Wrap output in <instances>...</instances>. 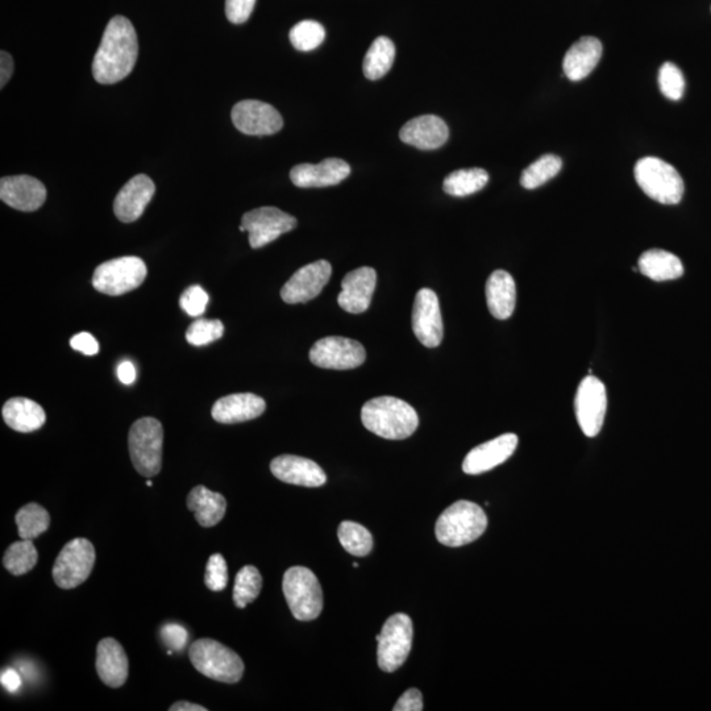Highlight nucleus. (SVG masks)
<instances>
[{"label":"nucleus","instance_id":"obj_24","mask_svg":"<svg viewBox=\"0 0 711 711\" xmlns=\"http://www.w3.org/2000/svg\"><path fill=\"white\" fill-rule=\"evenodd\" d=\"M266 403L259 395L239 393L220 398L212 407L211 415L218 423L235 424L261 417Z\"/></svg>","mask_w":711,"mask_h":711},{"label":"nucleus","instance_id":"obj_30","mask_svg":"<svg viewBox=\"0 0 711 711\" xmlns=\"http://www.w3.org/2000/svg\"><path fill=\"white\" fill-rule=\"evenodd\" d=\"M638 265L643 276L658 282L677 280L684 274V265L679 257L663 249L644 252Z\"/></svg>","mask_w":711,"mask_h":711},{"label":"nucleus","instance_id":"obj_2","mask_svg":"<svg viewBox=\"0 0 711 711\" xmlns=\"http://www.w3.org/2000/svg\"><path fill=\"white\" fill-rule=\"evenodd\" d=\"M361 421L367 430L389 440L410 438L419 426L414 407L395 397L370 399L361 410Z\"/></svg>","mask_w":711,"mask_h":711},{"label":"nucleus","instance_id":"obj_19","mask_svg":"<svg viewBox=\"0 0 711 711\" xmlns=\"http://www.w3.org/2000/svg\"><path fill=\"white\" fill-rule=\"evenodd\" d=\"M377 285V273L369 266L349 272L342 282L338 303L349 314L365 313L369 309Z\"/></svg>","mask_w":711,"mask_h":711},{"label":"nucleus","instance_id":"obj_33","mask_svg":"<svg viewBox=\"0 0 711 711\" xmlns=\"http://www.w3.org/2000/svg\"><path fill=\"white\" fill-rule=\"evenodd\" d=\"M37 561H39V552L32 540L26 539L11 544L3 557L4 568L14 576L31 572L36 567Z\"/></svg>","mask_w":711,"mask_h":711},{"label":"nucleus","instance_id":"obj_7","mask_svg":"<svg viewBox=\"0 0 711 711\" xmlns=\"http://www.w3.org/2000/svg\"><path fill=\"white\" fill-rule=\"evenodd\" d=\"M128 447L133 467L141 476H157L162 467L164 428L155 418H141L132 424Z\"/></svg>","mask_w":711,"mask_h":711},{"label":"nucleus","instance_id":"obj_25","mask_svg":"<svg viewBox=\"0 0 711 711\" xmlns=\"http://www.w3.org/2000/svg\"><path fill=\"white\" fill-rule=\"evenodd\" d=\"M128 658L118 640L106 638L98 643L97 672L99 679L110 686L120 688L128 679Z\"/></svg>","mask_w":711,"mask_h":711},{"label":"nucleus","instance_id":"obj_14","mask_svg":"<svg viewBox=\"0 0 711 711\" xmlns=\"http://www.w3.org/2000/svg\"><path fill=\"white\" fill-rule=\"evenodd\" d=\"M231 119L237 131L249 136L274 135L284 127V119L276 108L255 99L237 103Z\"/></svg>","mask_w":711,"mask_h":711},{"label":"nucleus","instance_id":"obj_11","mask_svg":"<svg viewBox=\"0 0 711 711\" xmlns=\"http://www.w3.org/2000/svg\"><path fill=\"white\" fill-rule=\"evenodd\" d=\"M297 219L277 207H260L244 214L241 232H248L249 244L253 249L265 247L278 237L293 231Z\"/></svg>","mask_w":711,"mask_h":711},{"label":"nucleus","instance_id":"obj_6","mask_svg":"<svg viewBox=\"0 0 711 711\" xmlns=\"http://www.w3.org/2000/svg\"><path fill=\"white\" fill-rule=\"evenodd\" d=\"M282 589H284L291 614L298 621H314L322 613V586L309 568H289L285 572Z\"/></svg>","mask_w":711,"mask_h":711},{"label":"nucleus","instance_id":"obj_48","mask_svg":"<svg viewBox=\"0 0 711 711\" xmlns=\"http://www.w3.org/2000/svg\"><path fill=\"white\" fill-rule=\"evenodd\" d=\"M2 684L8 692L15 693L18 692L20 686H22V679H20L15 669L7 668L6 671L2 673Z\"/></svg>","mask_w":711,"mask_h":711},{"label":"nucleus","instance_id":"obj_31","mask_svg":"<svg viewBox=\"0 0 711 711\" xmlns=\"http://www.w3.org/2000/svg\"><path fill=\"white\" fill-rule=\"evenodd\" d=\"M395 60V45L388 37L381 36L373 41L369 51L365 54L363 70L364 76L370 81H376L392 69Z\"/></svg>","mask_w":711,"mask_h":711},{"label":"nucleus","instance_id":"obj_8","mask_svg":"<svg viewBox=\"0 0 711 711\" xmlns=\"http://www.w3.org/2000/svg\"><path fill=\"white\" fill-rule=\"evenodd\" d=\"M413 635V622L407 614H394L385 622L376 636L378 667L382 671L392 673L405 664L413 646Z\"/></svg>","mask_w":711,"mask_h":711},{"label":"nucleus","instance_id":"obj_17","mask_svg":"<svg viewBox=\"0 0 711 711\" xmlns=\"http://www.w3.org/2000/svg\"><path fill=\"white\" fill-rule=\"evenodd\" d=\"M0 199L12 209L32 212L44 205L47 189L43 182L35 177H3L0 180Z\"/></svg>","mask_w":711,"mask_h":711},{"label":"nucleus","instance_id":"obj_21","mask_svg":"<svg viewBox=\"0 0 711 711\" xmlns=\"http://www.w3.org/2000/svg\"><path fill=\"white\" fill-rule=\"evenodd\" d=\"M274 477L286 484L319 488L327 482L326 473L315 461L306 457L282 455L270 463Z\"/></svg>","mask_w":711,"mask_h":711},{"label":"nucleus","instance_id":"obj_32","mask_svg":"<svg viewBox=\"0 0 711 711\" xmlns=\"http://www.w3.org/2000/svg\"><path fill=\"white\" fill-rule=\"evenodd\" d=\"M488 182L489 174L484 169H461L448 174L443 182V190L452 197H468L484 189Z\"/></svg>","mask_w":711,"mask_h":711},{"label":"nucleus","instance_id":"obj_29","mask_svg":"<svg viewBox=\"0 0 711 711\" xmlns=\"http://www.w3.org/2000/svg\"><path fill=\"white\" fill-rule=\"evenodd\" d=\"M187 509L193 511L199 525L209 528L218 525L226 515L227 501L222 494L198 485L187 496Z\"/></svg>","mask_w":711,"mask_h":711},{"label":"nucleus","instance_id":"obj_41","mask_svg":"<svg viewBox=\"0 0 711 711\" xmlns=\"http://www.w3.org/2000/svg\"><path fill=\"white\" fill-rule=\"evenodd\" d=\"M205 584L212 592H222L228 585V568L226 559L220 553H215L207 563Z\"/></svg>","mask_w":711,"mask_h":711},{"label":"nucleus","instance_id":"obj_15","mask_svg":"<svg viewBox=\"0 0 711 711\" xmlns=\"http://www.w3.org/2000/svg\"><path fill=\"white\" fill-rule=\"evenodd\" d=\"M413 331L424 347L436 348L442 343L444 327L439 298L431 289H421L415 297Z\"/></svg>","mask_w":711,"mask_h":711},{"label":"nucleus","instance_id":"obj_44","mask_svg":"<svg viewBox=\"0 0 711 711\" xmlns=\"http://www.w3.org/2000/svg\"><path fill=\"white\" fill-rule=\"evenodd\" d=\"M256 0H226L227 19L234 24H243L251 18Z\"/></svg>","mask_w":711,"mask_h":711},{"label":"nucleus","instance_id":"obj_49","mask_svg":"<svg viewBox=\"0 0 711 711\" xmlns=\"http://www.w3.org/2000/svg\"><path fill=\"white\" fill-rule=\"evenodd\" d=\"M118 377L124 385H132L136 380V369L131 361H123L118 368Z\"/></svg>","mask_w":711,"mask_h":711},{"label":"nucleus","instance_id":"obj_35","mask_svg":"<svg viewBox=\"0 0 711 711\" xmlns=\"http://www.w3.org/2000/svg\"><path fill=\"white\" fill-rule=\"evenodd\" d=\"M563 168V161L556 155H544L523 170L521 185L527 190L538 189L555 178Z\"/></svg>","mask_w":711,"mask_h":711},{"label":"nucleus","instance_id":"obj_34","mask_svg":"<svg viewBox=\"0 0 711 711\" xmlns=\"http://www.w3.org/2000/svg\"><path fill=\"white\" fill-rule=\"evenodd\" d=\"M15 522L18 525L20 538L33 540L48 531L51 517L43 506L37 505V503H28L16 513Z\"/></svg>","mask_w":711,"mask_h":711},{"label":"nucleus","instance_id":"obj_5","mask_svg":"<svg viewBox=\"0 0 711 711\" xmlns=\"http://www.w3.org/2000/svg\"><path fill=\"white\" fill-rule=\"evenodd\" d=\"M634 173L640 189L654 201L677 205L683 199V178L668 162L658 157H644L636 162Z\"/></svg>","mask_w":711,"mask_h":711},{"label":"nucleus","instance_id":"obj_50","mask_svg":"<svg viewBox=\"0 0 711 711\" xmlns=\"http://www.w3.org/2000/svg\"><path fill=\"white\" fill-rule=\"evenodd\" d=\"M170 711H207L205 706L191 704V702L180 701L176 702L169 708Z\"/></svg>","mask_w":711,"mask_h":711},{"label":"nucleus","instance_id":"obj_39","mask_svg":"<svg viewBox=\"0 0 711 711\" xmlns=\"http://www.w3.org/2000/svg\"><path fill=\"white\" fill-rule=\"evenodd\" d=\"M224 334L223 323L218 319H198L186 332V340L195 347L216 342Z\"/></svg>","mask_w":711,"mask_h":711},{"label":"nucleus","instance_id":"obj_36","mask_svg":"<svg viewBox=\"0 0 711 711\" xmlns=\"http://www.w3.org/2000/svg\"><path fill=\"white\" fill-rule=\"evenodd\" d=\"M338 536L345 551L356 557L369 555L373 550V536L359 523L345 521L339 526Z\"/></svg>","mask_w":711,"mask_h":711},{"label":"nucleus","instance_id":"obj_1","mask_svg":"<svg viewBox=\"0 0 711 711\" xmlns=\"http://www.w3.org/2000/svg\"><path fill=\"white\" fill-rule=\"evenodd\" d=\"M139 54L135 27L124 16H115L107 24L101 45L95 53L93 76L101 85H114L130 76Z\"/></svg>","mask_w":711,"mask_h":711},{"label":"nucleus","instance_id":"obj_13","mask_svg":"<svg viewBox=\"0 0 711 711\" xmlns=\"http://www.w3.org/2000/svg\"><path fill=\"white\" fill-rule=\"evenodd\" d=\"M575 409L582 432L588 438L600 434L607 410L604 382L594 376L585 377L577 389Z\"/></svg>","mask_w":711,"mask_h":711},{"label":"nucleus","instance_id":"obj_37","mask_svg":"<svg viewBox=\"0 0 711 711\" xmlns=\"http://www.w3.org/2000/svg\"><path fill=\"white\" fill-rule=\"evenodd\" d=\"M261 588H263V577H261L259 569L247 565L241 568L236 575L234 586V602L239 609H244L256 598L260 596Z\"/></svg>","mask_w":711,"mask_h":711},{"label":"nucleus","instance_id":"obj_42","mask_svg":"<svg viewBox=\"0 0 711 711\" xmlns=\"http://www.w3.org/2000/svg\"><path fill=\"white\" fill-rule=\"evenodd\" d=\"M207 303H209V294L199 285H193L187 288L180 298L181 309L184 310L187 315L193 316V318H198V316L205 313Z\"/></svg>","mask_w":711,"mask_h":711},{"label":"nucleus","instance_id":"obj_38","mask_svg":"<svg viewBox=\"0 0 711 711\" xmlns=\"http://www.w3.org/2000/svg\"><path fill=\"white\" fill-rule=\"evenodd\" d=\"M289 36L291 44L297 51L310 52L323 44L326 39V29L315 20H303L291 28Z\"/></svg>","mask_w":711,"mask_h":711},{"label":"nucleus","instance_id":"obj_40","mask_svg":"<svg viewBox=\"0 0 711 711\" xmlns=\"http://www.w3.org/2000/svg\"><path fill=\"white\" fill-rule=\"evenodd\" d=\"M660 91L671 101H680L685 91V78L672 62H665L659 72Z\"/></svg>","mask_w":711,"mask_h":711},{"label":"nucleus","instance_id":"obj_43","mask_svg":"<svg viewBox=\"0 0 711 711\" xmlns=\"http://www.w3.org/2000/svg\"><path fill=\"white\" fill-rule=\"evenodd\" d=\"M161 636L165 646L169 648V651L176 652L184 650L187 638H189L185 627L178 625V623H168V625L162 627Z\"/></svg>","mask_w":711,"mask_h":711},{"label":"nucleus","instance_id":"obj_51","mask_svg":"<svg viewBox=\"0 0 711 711\" xmlns=\"http://www.w3.org/2000/svg\"><path fill=\"white\" fill-rule=\"evenodd\" d=\"M147 485H148V486H152V481H149V480H148V481H147Z\"/></svg>","mask_w":711,"mask_h":711},{"label":"nucleus","instance_id":"obj_26","mask_svg":"<svg viewBox=\"0 0 711 711\" xmlns=\"http://www.w3.org/2000/svg\"><path fill=\"white\" fill-rule=\"evenodd\" d=\"M602 56V44L597 37L584 36L565 53L563 70L573 82L581 81L596 69Z\"/></svg>","mask_w":711,"mask_h":711},{"label":"nucleus","instance_id":"obj_9","mask_svg":"<svg viewBox=\"0 0 711 711\" xmlns=\"http://www.w3.org/2000/svg\"><path fill=\"white\" fill-rule=\"evenodd\" d=\"M145 278L147 265L140 257H119L106 261L95 269L93 286L99 293L116 297L140 288Z\"/></svg>","mask_w":711,"mask_h":711},{"label":"nucleus","instance_id":"obj_10","mask_svg":"<svg viewBox=\"0 0 711 711\" xmlns=\"http://www.w3.org/2000/svg\"><path fill=\"white\" fill-rule=\"evenodd\" d=\"M95 564V548L90 540H70L54 563L52 575L58 588L70 590L89 579Z\"/></svg>","mask_w":711,"mask_h":711},{"label":"nucleus","instance_id":"obj_23","mask_svg":"<svg viewBox=\"0 0 711 711\" xmlns=\"http://www.w3.org/2000/svg\"><path fill=\"white\" fill-rule=\"evenodd\" d=\"M449 130L446 122L435 115H423L411 119L399 132V139L405 144L421 149L434 151L447 143Z\"/></svg>","mask_w":711,"mask_h":711},{"label":"nucleus","instance_id":"obj_20","mask_svg":"<svg viewBox=\"0 0 711 711\" xmlns=\"http://www.w3.org/2000/svg\"><path fill=\"white\" fill-rule=\"evenodd\" d=\"M518 447V436L505 434L473 448L464 459L463 471L467 474H481L492 471L509 460Z\"/></svg>","mask_w":711,"mask_h":711},{"label":"nucleus","instance_id":"obj_4","mask_svg":"<svg viewBox=\"0 0 711 711\" xmlns=\"http://www.w3.org/2000/svg\"><path fill=\"white\" fill-rule=\"evenodd\" d=\"M189 658L199 673L219 683L236 684L244 675L240 656L216 640H197L191 644Z\"/></svg>","mask_w":711,"mask_h":711},{"label":"nucleus","instance_id":"obj_16","mask_svg":"<svg viewBox=\"0 0 711 711\" xmlns=\"http://www.w3.org/2000/svg\"><path fill=\"white\" fill-rule=\"evenodd\" d=\"M331 274L332 266L326 260L303 266L286 282L281 290V298L289 305L309 302L322 293Z\"/></svg>","mask_w":711,"mask_h":711},{"label":"nucleus","instance_id":"obj_46","mask_svg":"<svg viewBox=\"0 0 711 711\" xmlns=\"http://www.w3.org/2000/svg\"><path fill=\"white\" fill-rule=\"evenodd\" d=\"M394 711H422L423 710V697L422 693L418 689H409L407 692L402 694L399 698L397 704H395Z\"/></svg>","mask_w":711,"mask_h":711},{"label":"nucleus","instance_id":"obj_3","mask_svg":"<svg viewBox=\"0 0 711 711\" xmlns=\"http://www.w3.org/2000/svg\"><path fill=\"white\" fill-rule=\"evenodd\" d=\"M488 527V517L481 506L459 501L449 506L436 522V539L443 546L463 547L480 538Z\"/></svg>","mask_w":711,"mask_h":711},{"label":"nucleus","instance_id":"obj_45","mask_svg":"<svg viewBox=\"0 0 711 711\" xmlns=\"http://www.w3.org/2000/svg\"><path fill=\"white\" fill-rule=\"evenodd\" d=\"M70 345H72L74 351L81 352L86 356H94L99 352L97 339L89 332H81V334L74 335L70 340Z\"/></svg>","mask_w":711,"mask_h":711},{"label":"nucleus","instance_id":"obj_12","mask_svg":"<svg viewBox=\"0 0 711 711\" xmlns=\"http://www.w3.org/2000/svg\"><path fill=\"white\" fill-rule=\"evenodd\" d=\"M367 352L361 343L343 336H328L318 340L310 351L315 367L334 370L359 368L365 363Z\"/></svg>","mask_w":711,"mask_h":711},{"label":"nucleus","instance_id":"obj_18","mask_svg":"<svg viewBox=\"0 0 711 711\" xmlns=\"http://www.w3.org/2000/svg\"><path fill=\"white\" fill-rule=\"evenodd\" d=\"M156 193L155 182L145 174H137L116 195L114 212L123 223L136 222Z\"/></svg>","mask_w":711,"mask_h":711},{"label":"nucleus","instance_id":"obj_27","mask_svg":"<svg viewBox=\"0 0 711 711\" xmlns=\"http://www.w3.org/2000/svg\"><path fill=\"white\" fill-rule=\"evenodd\" d=\"M485 291L490 314L496 319H509L517 303V286L514 278L505 270H496L486 282Z\"/></svg>","mask_w":711,"mask_h":711},{"label":"nucleus","instance_id":"obj_47","mask_svg":"<svg viewBox=\"0 0 711 711\" xmlns=\"http://www.w3.org/2000/svg\"><path fill=\"white\" fill-rule=\"evenodd\" d=\"M14 69V60H12L11 54L4 51L0 52V87L2 89L10 81Z\"/></svg>","mask_w":711,"mask_h":711},{"label":"nucleus","instance_id":"obj_22","mask_svg":"<svg viewBox=\"0 0 711 711\" xmlns=\"http://www.w3.org/2000/svg\"><path fill=\"white\" fill-rule=\"evenodd\" d=\"M351 174V166L339 158H327L319 164H299L290 172V180L297 187H327L339 185Z\"/></svg>","mask_w":711,"mask_h":711},{"label":"nucleus","instance_id":"obj_28","mask_svg":"<svg viewBox=\"0 0 711 711\" xmlns=\"http://www.w3.org/2000/svg\"><path fill=\"white\" fill-rule=\"evenodd\" d=\"M2 415L8 427L23 434L40 430L47 421L43 407L23 397L8 399L4 403Z\"/></svg>","mask_w":711,"mask_h":711}]
</instances>
